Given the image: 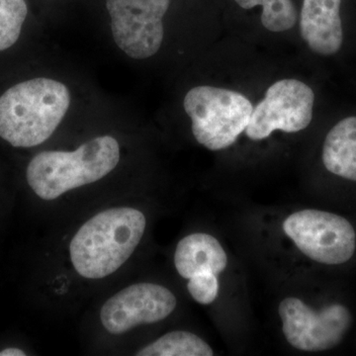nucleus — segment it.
Masks as SVG:
<instances>
[{"instance_id": "2", "label": "nucleus", "mask_w": 356, "mask_h": 356, "mask_svg": "<svg viewBox=\"0 0 356 356\" xmlns=\"http://www.w3.org/2000/svg\"><path fill=\"white\" fill-rule=\"evenodd\" d=\"M70 104L67 86L50 79H34L0 96V138L14 147L46 142L64 119Z\"/></svg>"}, {"instance_id": "15", "label": "nucleus", "mask_w": 356, "mask_h": 356, "mask_svg": "<svg viewBox=\"0 0 356 356\" xmlns=\"http://www.w3.org/2000/svg\"><path fill=\"white\" fill-rule=\"evenodd\" d=\"M28 10L26 0H0V51L10 48L19 39Z\"/></svg>"}, {"instance_id": "10", "label": "nucleus", "mask_w": 356, "mask_h": 356, "mask_svg": "<svg viewBox=\"0 0 356 356\" xmlns=\"http://www.w3.org/2000/svg\"><path fill=\"white\" fill-rule=\"evenodd\" d=\"M341 0H304L300 31L311 50L332 56L343 46Z\"/></svg>"}, {"instance_id": "12", "label": "nucleus", "mask_w": 356, "mask_h": 356, "mask_svg": "<svg viewBox=\"0 0 356 356\" xmlns=\"http://www.w3.org/2000/svg\"><path fill=\"white\" fill-rule=\"evenodd\" d=\"M322 158L332 175L356 182V117L339 121L327 133Z\"/></svg>"}, {"instance_id": "6", "label": "nucleus", "mask_w": 356, "mask_h": 356, "mask_svg": "<svg viewBox=\"0 0 356 356\" xmlns=\"http://www.w3.org/2000/svg\"><path fill=\"white\" fill-rule=\"evenodd\" d=\"M278 314L288 343L308 353L337 348L353 324V315L343 304H330L317 311L296 297L282 300Z\"/></svg>"}, {"instance_id": "1", "label": "nucleus", "mask_w": 356, "mask_h": 356, "mask_svg": "<svg viewBox=\"0 0 356 356\" xmlns=\"http://www.w3.org/2000/svg\"><path fill=\"white\" fill-rule=\"evenodd\" d=\"M140 211L120 207L102 211L77 231L70 245V261L79 275L102 280L130 259L144 236Z\"/></svg>"}, {"instance_id": "3", "label": "nucleus", "mask_w": 356, "mask_h": 356, "mask_svg": "<svg viewBox=\"0 0 356 356\" xmlns=\"http://www.w3.org/2000/svg\"><path fill=\"white\" fill-rule=\"evenodd\" d=\"M120 159V147L111 136L95 138L74 152H42L30 161L26 179L43 200H55L65 192L106 177Z\"/></svg>"}, {"instance_id": "16", "label": "nucleus", "mask_w": 356, "mask_h": 356, "mask_svg": "<svg viewBox=\"0 0 356 356\" xmlns=\"http://www.w3.org/2000/svg\"><path fill=\"white\" fill-rule=\"evenodd\" d=\"M188 291L192 298L201 305H210L216 300L219 293L217 274L203 273L188 280Z\"/></svg>"}, {"instance_id": "8", "label": "nucleus", "mask_w": 356, "mask_h": 356, "mask_svg": "<svg viewBox=\"0 0 356 356\" xmlns=\"http://www.w3.org/2000/svg\"><path fill=\"white\" fill-rule=\"evenodd\" d=\"M315 95L306 83L283 79L267 89L252 110L245 132L250 140L266 139L274 131L297 133L310 125Z\"/></svg>"}, {"instance_id": "4", "label": "nucleus", "mask_w": 356, "mask_h": 356, "mask_svg": "<svg viewBox=\"0 0 356 356\" xmlns=\"http://www.w3.org/2000/svg\"><path fill=\"white\" fill-rule=\"evenodd\" d=\"M184 106L194 138L211 151L231 147L247 129L254 110L245 95L213 86L191 89Z\"/></svg>"}, {"instance_id": "17", "label": "nucleus", "mask_w": 356, "mask_h": 356, "mask_svg": "<svg viewBox=\"0 0 356 356\" xmlns=\"http://www.w3.org/2000/svg\"><path fill=\"white\" fill-rule=\"evenodd\" d=\"M25 351L18 348H6L0 350V356H25Z\"/></svg>"}, {"instance_id": "7", "label": "nucleus", "mask_w": 356, "mask_h": 356, "mask_svg": "<svg viewBox=\"0 0 356 356\" xmlns=\"http://www.w3.org/2000/svg\"><path fill=\"white\" fill-rule=\"evenodd\" d=\"M105 6L115 43L126 55L143 60L158 53L170 0H105Z\"/></svg>"}, {"instance_id": "9", "label": "nucleus", "mask_w": 356, "mask_h": 356, "mask_svg": "<svg viewBox=\"0 0 356 356\" xmlns=\"http://www.w3.org/2000/svg\"><path fill=\"white\" fill-rule=\"evenodd\" d=\"M177 304V298L168 288L154 283H137L107 300L100 311V318L110 334H122L138 325L165 320Z\"/></svg>"}, {"instance_id": "14", "label": "nucleus", "mask_w": 356, "mask_h": 356, "mask_svg": "<svg viewBox=\"0 0 356 356\" xmlns=\"http://www.w3.org/2000/svg\"><path fill=\"white\" fill-rule=\"evenodd\" d=\"M243 9L262 6L261 23L271 32H284L296 24L297 11L292 0H235Z\"/></svg>"}, {"instance_id": "13", "label": "nucleus", "mask_w": 356, "mask_h": 356, "mask_svg": "<svg viewBox=\"0 0 356 356\" xmlns=\"http://www.w3.org/2000/svg\"><path fill=\"white\" fill-rule=\"evenodd\" d=\"M214 351L201 337L185 331L168 332L147 344L138 356H212Z\"/></svg>"}, {"instance_id": "5", "label": "nucleus", "mask_w": 356, "mask_h": 356, "mask_svg": "<svg viewBox=\"0 0 356 356\" xmlns=\"http://www.w3.org/2000/svg\"><path fill=\"white\" fill-rule=\"evenodd\" d=\"M283 229L302 254L318 264L341 266L355 254V228L348 220L334 213L298 211L285 220Z\"/></svg>"}, {"instance_id": "11", "label": "nucleus", "mask_w": 356, "mask_h": 356, "mask_svg": "<svg viewBox=\"0 0 356 356\" xmlns=\"http://www.w3.org/2000/svg\"><path fill=\"white\" fill-rule=\"evenodd\" d=\"M228 264V257L221 243L208 234L186 236L178 243L175 266L184 280L203 273L219 274Z\"/></svg>"}]
</instances>
